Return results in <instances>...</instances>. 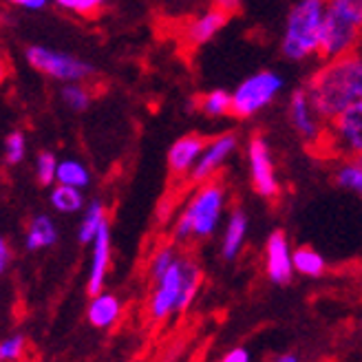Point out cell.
I'll list each match as a JSON object with an SVG mask.
<instances>
[{
  "mask_svg": "<svg viewBox=\"0 0 362 362\" xmlns=\"http://www.w3.org/2000/svg\"><path fill=\"white\" fill-rule=\"evenodd\" d=\"M206 139L202 135H184L179 137L168 151V170L173 177H186L197 166L199 157L206 148Z\"/></svg>",
  "mask_w": 362,
  "mask_h": 362,
  "instance_id": "4fadbf2b",
  "label": "cell"
},
{
  "mask_svg": "<svg viewBox=\"0 0 362 362\" xmlns=\"http://www.w3.org/2000/svg\"><path fill=\"white\" fill-rule=\"evenodd\" d=\"M199 111L208 117H223L232 115V93L226 88L208 90L206 95L199 98Z\"/></svg>",
  "mask_w": 362,
  "mask_h": 362,
  "instance_id": "44dd1931",
  "label": "cell"
},
{
  "mask_svg": "<svg viewBox=\"0 0 362 362\" xmlns=\"http://www.w3.org/2000/svg\"><path fill=\"white\" fill-rule=\"evenodd\" d=\"M106 223V210H104V204L102 202H93L84 216H82V223H80V230H78V239L80 243H93L98 232L102 230V226Z\"/></svg>",
  "mask_w": 362,
  "mask_h": 362,
  "instance_id": "7402d4cb",
  "label": "cell"
},
{
  "mask_svg": "<svg viewBox=\"0 0 362 362\" xmlns=\"http://www.w3.org/2000/svg\"><path fill=\"white\" fill-rule=\"evenodd\" d=\"M9 5L13 7H21V9H27V11H38V9H45L49 0H7Z\"/></svg>",
  "mask_w": 362,
  "mask_h": 362,
  "instance_id": "1f68e13d",
  "label": "cell"
},
{
  "mask_svg": "<svg viewBox=\"0 0 362 362\" xmlns=\"http://www.w3.org/2000/svg\"><path fill=\"white\" fill-rule=\"evenodd\" d=\"M119 314H122V303L113 292H104L102 289L98 296H90L86 316H88V322L93 325V327H98V329L113 327L119 318Z\"/></svg>",
  "mask_w": 362,
  "mask_h": 362,
  "instance_id": "2e32d148",
  "label": "cell"
},
{
  "mask_svg": "<svg viewBox=\"0 0 362 362\" xmlns=\"http://www.w3.org/2000/svg\"><path fill=\"white\" fill-rule=\"evenodd\" d=\"M356 159H360V164H362V157H356Z\"/></svg>",
  "mask_w": 362,
  "mask_h": 362,
  "instance_id": "8d00e7d4",
  "label": "cell"
},
{
  "mask_svg": "<svg viewBox=\"0 0 362 362\" xmlns=\"http://www.w3.org/2000/svg\"><path fill=\"white\" fill-rule=\"evenodd\" d=\"M108 263H111V228H108V221H106L102 230L98 232V237L93 241V252H90V272H88V283H86L88 296H98L102 292Z\"/></svg>",
  "mask_w": 362,
  "mask_h": 362,
  "instance_id": "5bb4252c",
  "label": "cell"
},
{
  "mask_svg": "<svg viewBox=\"0 0 362 362\" xmlns=\"http://www.w3.org/2000/svg\"><path fill=\"white\" fill-rule=\"evenodd\" d=\"M58 166H60V161L53 153L49 151L38 153V157H35V179H38V184L40 186L58 184Z\"/></svg>",
  "mask_w": 362,
  "mask_h": 362,
  "instance_id": "4316f807",
  "label": "cell"
},
{
  "mask_svg": "<svg viewBox=\"0 0 362 362\" xmlns=\"http://www.w3.org/2000/svg\"><path fill=\"white\" fill-rule=\"evenodd\" d=\"M325 153L338 157H362V102L351 104L327 126Z\"/></svg>",
  "mask_w": 362,
  "mask_h": 362,
  "instance_id": "ba28073f",
  "label": "cell"
},
{
  "mask_svg": "<svg viewBox=\"0 0 362 362\" xmlns=\"http://www.w3.org/2000/svg\"><path fill=\"white\" fill-rule=\"evenodd\" d=\"M58 184L74 186V188H86L90 184L88 168L78 159H62L58 166Z\"/></svg>",
  "mask_w": 362,
  "mask_h": 362,
  "instance_id": "cb8c5ba5",
  "label": "cell"
},
{
  "mask_svg": "<svg viewBox=\"0 0 362 362\" xmlns=\"http://www.w3.org/2000/svg\"><path fill=\"white\" fill-rule=\"evenodd\" d=\"M214 3V7H219V9H223L226 13H237L239 9H241V0H212Z\"/></svg>",
  "mask_w": 362,
  "mask_h": 362,
  "instance_id": "836d02e7",
  "label": "cell"
},
{
  "mask_svg": "<svg viewBox=\"0 0 362 362\" xmlns=\"http://www.w3.org/2000/svg\"><path fill=\"white\" fill-rule=\"evenodd\" d=\"M177 257H179V255L175 252V245H170V243L157 247V250H155V255L151 257V265H148V274H151V279L157 283V281L170 269V265L177 261Z\"/></svg>",
  "mask_w": 362,
  "mask_h": 362,
  "instance_id": "83f0119b",
  "label": "cell"
},
{
  "mask_svg": "<svg viewBox=\"0 0 362 362\" xmlns=\"http://www.w3.org/2000/svg\"><path fill=\"white\" fill-rule=\"evenodd\" d=\"M283 84L285 82L276 71H259L245 78L232 90V115L241 119L255 117L279 98Z\"/></svg>",
  "mask_w": 362,
  "mask_h": 362,
  "instance_id": "5b68a950",
  "label": "cell"
},
{
  "mask_svg": "<svg viewBox=\"0 0 362 362\" xmlns=\"http://www.w3.org/2000/svg\"><path fill=\"white\" fill-rule=\"evenodd\" d=\"M226 208V186L219 179L202 184L188 199L184 212L175 226V241L184 243L188 239H208L214 234Z\"/></svg>",
  "mask_w": 362,
  "mask_h": 362,
  "instance_id": "3957f363",
  "label": "cell"
},
{
  "mask_svg": "<svg viewBox=\"0 0 362 362\" xmlns=\"http://www.w3.org/2000/svg\"><path fill=\"white\" fill-rule=\"evenodd\" d=\"M362 49V0H327L320 53L332 60Z\"/></svg>",
  "mask_w": 362,
  "mask_h": 362,
  "instance_id": "277c9868",
  "label": "cell"
},
{
  "mask_svg": "<svg viewBox=\"0 0 362 362\" xmlns=\"http://www.w3.org/2000/svg\"><path fill=\"white\" fill-rule=\"evenodd\" d=\"M58 241V230H56V223H53L47 214H38L33 216L27 226V250L35 252V250H45V247H51L53 243Z\"/></svg>",
  "mask_w": 362,
  "mask_h": 362,
  "instance_id": "ac0fdd59",
  "label": "cell"
},
{
  "mask_svg": "<svg viewBox=\"0 0 362 362\" xmlns=\"http://www.w3.org/2000/svg\"><path fill=\"white\" fill-rule=\"evenodd\" d=\"M5 164L7 166H18L27 155V139L25 133L21 131H11L5 137Z\"/></svg>",
  "mask_w": 362,
  "mask_h": 362,
  "instance_id": "f1b7e54d",
  "label": "cell"
},
{
  "mask_svg": "<svg viewBox=\"0 0 362 362\" xmlns=\"http://www.w3.org/2000/svg\"><path fill=\"white\" fill-rule=\"evenodd\" d=\"M60 98L64 102L66 108H71V111H76V113H82L86 111V108L90 106V93H88V88L82 84V82H71V84H64L62 90H60Z\"/></svg>",
  "mask_w": 362,
  "mask_h": 362,
  "instance_id": "484cf974",
  "label": "cell"
},
{
  "mask_svg": "<svg viewBox=\"0 0 362 362\" xmlns=\"http://www.w3.org/2000/svg\"><path fill=\"white\" fill-rule=\"evenodd\" d=\"M204 281V272L190 257H184V289H181V298H179V307L177 312H186L192 298L199 292V285Z\"/></svg>",
  "mask_w": 362,
  "mask_h": 362,
  "instance_id": "603a6c76",
  "label": "cell"
},
{
  "mask_svg": "<svg viewBox=\"0 0 362 362\" xmlns=\"http://www.w3.org/2000/svg\"><path fill=\"white\" fill-rule=\"evenodd\" d=\"M51 206L56 208L58 212H64V214H74V212H80L84 208V197H82V190L80 188H74V186H64V184H56L51 190Z\"/></svg>",
  "mask_w": 362,
  "mask_h": 362,
  "instance_id": "ffe728a7",
  "label": "cell"
},
{
  "mask_svg": "<svg viewBox=\"0 0 362 362\" xmlns=\"http://www.w3.org/2000/svg\"><path fill=\"white\" fill-rule=\"evenodd\" d=\"M181 289H184V257H177L170 269L155 283V294L148 307L153 320H164L177 312Z\"/></svg>",
  "mask_w": 362,
  "mask_h": 362,
  "instance_id": "8fae6325",
  "label": "cell"
},
{
  "mask_svg": "<svg viewBox=\"0 0 362 362\" xmlns=\"http://www.w3.org/2000/svg\"><path fill=\"white\" fill-rule=\"evenodd\" d=\"M305 88L325 122H332L351 104L362 102V49L325 60Z\"/></svg>",
  "mask_w": 362,
  "mask_h": 362,
  "instance_id": "6da1fadb",
  "label": "cell"
},
{
  "mask_svg": "<svg viewBox=\"0 0 362 362\" xmlns=\"http://www.w3.org/2000/svg\"><path fill=\"white\" fill-rule=\"evenodd\" d=\"M287 117L292 124L294 133L307 144L310 148H322L327 146V126L329 122H325L318 111L314 108L310 93L307 88L300 86L296 88L292 95H289V108H287Z\"/></svg>",
  "mask_w": 362,
  "mask_h": 362,
  "instance_id": "52a82bcc",
  "label": "cell"
},
{
  "mask_svg": "<svg viewBox=\"0 0 362 362\" xmlns=\"http://www.w3.org/2000/svg\"><path fill=\"white\" fill-rule=\"evenodd\" d=\"M9 261H11V247H9V243L3 239V241H0V272H5V269H7Z\"/></svg>",
  "mask_w": 362,
  "mask_h": 362,
  "instance_id": "e575fe53",
  "label": "cell"
},
{
  "mask_svg": "<svg viewBox=\"0 0 362 362\" xmlns=\"http://www.w3.org/2000/svg\"><path fill=\"white\" fill-rule=\"evenodd\" d=\"M245 234H247V216L243 210L234 208L226 223L223 243H221V255L226 261H234L239 257V252L245 243Z\"/></svg>",
  "mask_w": 362,
  "mask_h": 362,
  "instance_id": "e0dca14e",
  "label": "cell"
},
{
  "mask_svg": "<svg viewBox=\"0 0 362 362\" xmlns=\"http://www.w3.org/2000/svg\"><path fill=\"white\" fill-rule=\"evenodd\" d=\"M247 166H250V179L263 199H276L281 192L274 157H272L269 144L263 135H252L247 141Z\"/></svg>",
  "mask_w": 362,
  "mask_h": 362,
  "instance_id": "9c48e42d",
  "label": "cell"
},
{
  "mask_svg": "<svg viewBox=\"0 0 362 362\" xmlns=\"http://www.w3.org/2000/svg\"><path fill=\"white\" fill-rule=\"evenodd\" d=\"M228 18H230V13H226L219 7H212V9L204 11L202 16L192 18L184 29V42L190 47H202V45L210 42L214 35L228 25Z\"/></svg>",
  "mask_w": 362,
  "mask_h": 362,
  "instance_id": "9a60e30c",
  "label": "cell"
},
{
  "mask_svg": "<svg viewBox=\"0 0 362 362\" xmlns=\"http://www.w3.org/2000/svg\"><path fill=\"white\" fill-rule=\"evenodd\" d=\"M56 5L76 16H95L102 11L106 0H56Z\"/></svg>",
  "mask_w": 362,
  "mask_h": 362,
  "instance_id": "f546056e",
  "label": "cell"
},
{
  "mask_svg": "<svg viewBox=\"0 0 362 362\" xmlns=\"http://www.w3.org/2000/svg\"><path fill=\"white\" fill-rule=\"evenodd\" d=\"M294 269L300 272L303 276L318 279L325 272V259L312 247H296L294 250Z\"/></svg>",
  "mask_w": 362,
  "mask_h": 362,
  "instance_id": "d4e9b609",
  "label": "cell"
},
{
  "mask_svg": "<svg viewBox=\"0 0 362 362\" xmlns=\"http://www.w3.org/2000/svg\"><path fill=\"white\" fill-rule=\"evenodd\" d=\"M25 58L35 71H38V74H42V76H47L51 80L64 82V84L84 82V80H88L90 76L95 74V69L90 66L88 62L71 56V53L51 49V47H42V45L27 47Z\"/></svg>",
  "mask_w": 362,
  "mask_h": 362,
  "instance_id": "8992f818",
  "label": "cell"
},
{
  "mask_svg": "<svg viewBox=\"0 0 362 362\" xmlns=\"http://www.w3.org/2000/svg\"><path fill=\"white\" fill-rule=\"evenodd\" d=\"M274 362H298V358L294 354H283V356L274 358Z\"/></svg>",
  "mask_w": 362,
  "mask_h": 362,
  "instance_id": "d590c367",
  "label": "cell"
},
{
  "mask_svg": "<svg viewBox=\"0 0 362 362\" xmlns=\"http://www.w3.org/2000/svg\"><path fill=\"white\" fill-rule=\"evenodd\" d=\"M219 362H250V354H247V349H243V347H234V349H230Z\"/></svg>",
  "mask_w": 362,
  "mask_h": 362,
  "instance_id": "d6a6232c",
  "label": "cell"
},
{
  "mask_svg": "<svg viewBox=\"0 0 362 362\" xmlns=\"http://www.w3.org/2000/svg\"><path fill=\"white\" fill-rule=\"evenodd\" d=\"M327 0H298L285 18L281 51L287 60L303 62L320 53Z\"/></svg>",
  "mask_w": 362,
  "mask_h": 362,
  "instance_id": "7a4b0ae2",
  "label": "cell"
},
{
  "mask_svg": "<svg viewBox=\"0 0 362 362\" xmlns=\"http://www.w3.org/2000/svg\"><path fill=\"white\" fill-rule=\"evenodd\" d=\"M334 179L340 188H345V190L362 197V164H360V159H356V157L342 159L334 170Z\"/></svg>",
  "mask_w": 362,
  "mask_h": 362,
  "instance_id": "d6986e66",
  "label": "cell"
},
{
  "mask_svg": "<svg viewBox=\"0 0 362 362\" xmlns=\"http://www.w3.org/2000/svg\"><path fill=\"white\" fill-rule=\"evenodd\" d=\"M237 146H239V137L234 133H221V135L212 137L206 144V148H204L202 157H199L197 166L192 168V173L188 175V179L197 186L206 184V181H210L223 168V164L234 155Z\"/></svg>",
  "mask_w": 362,
  "mask_h": 362,
  "instance_id": "30bf717a",
  "label": "cell"
},
{
  "mask_svg": "<svg viewBox=\"0 0 362 362\" xmlns=\"http://www.w3.org/2000/svg\"><path fill=\"white\" fill-rule=\"evenodd\" d=\"M265 272L267 279L276 285H285L292 281L294 274V252H289V241L285 232L274 230L265 243Z\"/></svg>",
  "mask_w": 362,
  "mask_h": 362,
  "instance_id": "7c38bea8",
  "label": "cell"
},
{
  "mask_svg": "<svg viewBox=\"0 0 362 362\" xmlns=\"http://www.w3.org/2000/svg\"><path fill=\"white\" fill-rule=\"evenodd\" d=\"M25 354V338L23 336H9L0 342V360L3 362H18Z\"/></svg>",
  "mask_w": 362,
  "mask_h": 362,
  "instance_id": "4dcf8cb0",
  "label": "cell"
}]
</instances>
